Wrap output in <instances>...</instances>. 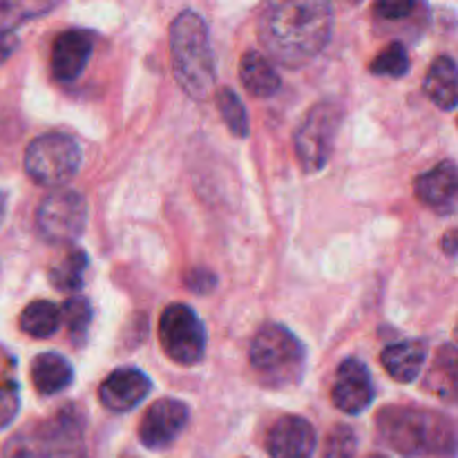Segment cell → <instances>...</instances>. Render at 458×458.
Instances as JSON below:
<instances>
[{
  "label": "cell",
  "instance_id": "6da1fadb",
  "mask_svg": "<svg viewBox=\"0 0 458 458\" xmlns=\"http://www.w3.org/2000/svg\"><path fill=\"white\" fill-rule=\"evenodd\" d=\"M334 31V7L322 0L271 3L259 13L258 34L273 61L302 67L327 47Z\"/></svg>",
  "mask_w": 458,
  "mask_h": 458
},
{
  "label": "cell",
  "instance_id": "7a4b0ae2",
  "mask_svg": "<svg viewBox=\"0 0 458 458\" xmlns=\"http://www.w3.org/2000/svg\"><path fill=\"white\" fill-rule=\"evenodd\" d=\"M170 58L183 92L197 101L208 98L215 88V56L208 27L197 12H182L170 25Z\"/></svg>",
  "mask_w": 458,
  "mask_h": 458
},
{
  "label": "cell",
  "instance_id": "3957f363",
  "mask_svg": "<svg viewBox=\"0 0 458 458\" xmlns=\"http://www.w3.org/2000/svg\"><path fill=\"white\" fill-rule=\"evenodd\" d=\"M307 349L286 327L264 325L250 343V367L259 383L268 389L293 387L302 380Z\"/></svg>",
  "mask_w": 458,
  "mask_h": 458
},
{
  "label": "cell",
  "instance_id": "277c9868",
  "mask_svg": "<svg viewBox=\"0 0 458 458\" xmlns=\"http://www.w3.org/2000/svg\"><path fill=\"white\" fill-rule=\"evenodd\" d=\"M447 419L428 410L389 407L378 416L380 437L403 456H420L443 445L452 447V428L443 429Z\"/></svg>",
  "mask_w": 458,
  "mask_h": 458
},
{
  "label": "cell",
  "instance_id": "5b68a950",
  "mask_svg": "<svg viewBox=\"0 0 458 458\" xmlns=\"http://www.w3.org/2000/svg\"><path fill=\"white\" fill-rule=\"evenodd\" d=\"M81 168V150L72 137L47 132L36 137L25 150V173L38 186L61 188Z\"/></svg>",
  "mask_w": 458,
  "mask_h": 458
},
{
  "label": "cell",
  "instance_id": "8992f818",
  "mask_svg": "<svg viewBox=\"0 0 458 458\" xmlns=\"http://www.w3.org/2000/svg\"><path fill=\"white\" fill-rule=\"evenodd\" d=\"M343 123V110L335 103H316L295 130V155L307 174L320 173L334 152L335 137Z\"/></svg>",
  "mask_w": 458,
  "mask_h": 458
},
{
  "label": "cell",
  "instance_id": "52a82bcc",
  "mask_svg": "<svg viewBox=\"0 0 458 458\" xmlns=\"http://www.w3.org/2000/svg\"><path fill=\"white\" fill-rule=\"evenodd\" d=\"M159 343L170 360L192 367L204 360L206 329L188 304H170L159 318Z\"/></svg>",
  "mask_w": 458,
  "mask_h": 458
},
{
  "label": "cell",
  "instance_id": "ba28073f",
  "mask_svg": "<svg viewBox=\"0 0 458 458\" xmlns=\"http://www.w3.org/2000/svg\"><path fill=\"white\" fill-rule=\"evenodd\" d=\"M36 224L43 240L52 244H70L83 235L88 224V201L81 192L67 188L52 192L40 201Z\"/></svg>",
  "mask_w": 458,
  "mask_h": 458
},
{
  "label": "cell",
  "instance_id": "9c48e42d",
  "mask_svg": "<svg viewBox=\"0 0 458 458\" xmlns=\"http://www.w3.org/2000/svg\"><path fill=\"white\" fill-rule=\"evenodd\" d=\"M188 420H191V410L186 403L161 398L155 405L148 407L139 425V438L148 450H165L186 429Z\"/></svg>",
  "mask_w": 458,
  "mask_h": 458
},
{
  "label": "cell",
  "instance_id": "30bf717a",
  "mask_svg": "<svg viewBox=\"0 0 458 458\" xmlns=\"http://www.w3.org/2000/svg\"><path fill=\"white\" fill-rule=\"evenodd\" d=\"M331 401L340 411L358 416L374 403V383L371 374L358 358H347L335 371V383L331 389Z\"/></svg>",
  "mask_w": 458,
  "mask_h": 458
},
{
  "label": "cell",
  "instance_id": "8fae6325",
  "mask_svg": "<svg viewBox=\"0 0 458 458\" xmlns=\"http://www.w3.org/2000/svg\"><path fill=\"white\" fill-rule=\"evenodd\" d=\"M152 383L141 369L134 367H123L107 376L98 387V401L106 410L114 414H125L132 411L134 407L141 405L143 398L150 394Z\"/></svg>",
  "mask_w": 458,
  "mask_h": 458
},
{
  "label": "cell",
  "instance_id": "7c38bea8",
  "mask_svg": "<svg viewBox=\"0 0 458 458\" xmlns=\"http://www.w3.org/2000/svg\"><path fill=\"white\" fill-rule=\"evenodd\" d=\"M267 450L273 458H311L316 429L302 416H280L267 434Z\"/></svg>",
  "mask_w": 458,
  "mask_h": 458
},
{
  "label": "cell",
  "instance_id": "4fadbf2b",
  "mask_svg": "<svg viewBox=\"0 0 458 458\" xmlns=\"http://www.w3.org/2000/svg\"><path fill=\"white\" fill-rule=\"evenodd\" d=\"M92 49L94 38L89 31L67 30L58 34L52 45V58H49L54 79L63 81V83L79 79L88 65Z\"/></svg>",
  "mask_w": 458,
  "mask_h": 458
},
{
  "label": "cell",
  "instance_id": "5bb4252c",
  "mask_svg": "<svg viewBox=\"0 0 458 458\" xmlns=\"http://www.w3.org/2000/svg\"><path fill=\"white\" fill-rule=\"evenodd\" d=\"M414 191L416 197L428 208L437 210L441 215L454 213L458 197V174L454 161H441L432 170L420 174L414 183Z\"/></svg>",
  "mask_w": 458,
  "mask_h": 458
},
{
  "label": "cell",
  "instance_id": "9a60e30c",
  "mask_svg": "<svg viewBox=\"0 0 458 458\" xmlns=\"http://www.w3.org/2000/svg\"><path fill=\"white\" fill-rule=\"evenodd\" d=\"M31 385L40 396H56L65 392L74 380V367L65 356L56 352L38 353L31 362Z\"/></svg>",
  "mask_w": 458,
  "mask_h": 458
},
{
  "label": "cell",
  "instance_id": "2e32d148",
  "mask_svg": "<svg viewBox=\"0 0 458 458\" xmlns=\"http://www.w3.org/2000/svg\"><path fill=\"white\" fill-rule=\"evenodd\" d=\"M425 358H428V347L423 340H405V343L389 344L380 360L396 383H414L423 371Z\"/></svg>",
  "mask_w": 458,
  "mask_h": 458
},
{
  "label": "cell",
  "instance_id": "e0dca14e",
  "mask_svg": "<svg viewBox=\"0 0 458 458\" xmlns=\"http://www.w3.org/2000/svg\"><path fill=\"white\" fill-rule=\"evenodd\" d=\"M240 81L249 94L258 98L276 97L280 92V74L267 56L259 52H246L240 61Z\"/></svg>",
  "mask_w": 458,
  "mask_h": 458
},
{
  "label": "cell",
  "instance_id": "ac0fdd59",
  "mask_svg": "<svg viewBox=\"0 0 458 458\" xmlns=\"http://www.w3.org/2000/svg\"><path fill=\"white\" fill-rule=\"evenodd\" d=\"M425 94L432 98L434 106L441 110L452 112L458 103V83H456V63L452 56H438L429 67L423 83Z\"/></svg>",
  "mask_w": 458,
  "mask_h": 458
},
{
  "label": "cell",
  "instance_id": "d6986e66",
  "mask_svg": "<svg viewBox=\"0 0 458 458\" xmlns=\"http://www.w3.org/2000/svg\"><path fill=\"white\" fill-rule=\"evenodd\" d=\"M21 331L36 340L52 338L61 327V309L49 300H36L21 313Z\"/></svg>",
  "mask_w": 458,
  "mask_h": 458
},
{
  "label": "cell",
  "instance_id": "ffe728a7",
  "mask_svg": "<svg viewBox=\"0 0 458 458\" xmlns=\"http://www.w3.org/2000/svg\"><path fill=\"white\" fill-rule=\"evenodd\" d=\"M85 268H88V255L85 250H70L67 255H63L52 268H49V282L56 291L63 293H76L79 289H83L85 280Z\"/></svg>",
  "mask_w": 458,
  "mask_h": 458
},
{
  "label": "cell",
  "instance_id": "44dd1931",
  "mask_svg": "<svg viewBox=\"0 0 458 458\" xmlns=\"http://www.w3.org/2000/svg\"><path fill=\"white\" fill-rule=\"evenodd\" d=\"M215 106H217V112H219V116L224 119V123L228 125V130H231L235 137H240V139L249 137L250 134L249 112H246L242 98L237 97L231 88L219 89L217 97H215Z\"/></svg>",
  "mask_w": 458,
  "mask_h": 458
},
{
  "label": "cell",
  "instance_id": "7402d4cb",
  "mask_svg": "<svg viewBox=\"0 0 458 458\" xmlns=\"http://www.w3.org/2000/svg\"><path fill=\"white\" fill-rule=\"evenodd\" d=\"M65 322V329L76 344L85 343L88 331L92 327V307L85 298H70L61 309V325Z\"/></svg>",
  "mask_w": 458,
  "mask_h": 458
},
{
  "label": "cell",
  "instance_id": "603a6c76",
  "mask_svg": "<svg viewBox=\"0 0 458 458\" xmlns=\"http://www.w3.org/2000/svg\"><path fill=\"white\" fill-rule=\"evenodd\" d=\"M410 54H407L403 43H389L378 56L371 61L369 70L376 76H392V79H401L410 72Z\"/></svg>",
  "mask_w": 458,
  "mask_h": 458
},
{
  "label": "cell",
  "instance_id": "cb8c5ba5",
  "mask_svg": "<svg viewBox=\"0 0 458 458\" xmlns=\"http://www.w3.org/2000/svg\"><path fill=\"white\" fill-rule=\"evenodd\" d=\"M52 7L54 4L47 3H0V36L13 34V27L49 12Z\"/></svg>",
  "mask_w": 458,
  "mask_h": 458
},
{
  "label": "cell",
  "instance_id": "d4e9b609",
  "mask_svg": "<svg viewBox=\"0 0 458 458\" xmlns=\"http://www.w3.org/2000/svg\"><path fill=\"white\" fill-rule=\"evenodd\" d=\"M18 410H21V394H18L16 383L0 385V429L12 425L16 419Z\"/></svg>",
  "mask_w": 458,
  "mask_h": 458
},
{
  "label": "cell",
  "instance_id": "484cf974",
  "mask_svg": "<svg viewBox=\"0 0 458 458\" xmlns=\"http://www.w3.org/2000/svg\"><path fill=\"white\" fill-rule=\"evenodd\" d=\"M356 438L347 428H338L327 443V458H352Z\"/></svg>",
  "mask_w": 458,
  "mask_h": 458
},
{
  "label": "cell",
  "instance_id": "4316f807",
  "mask_svg": "<svg viewBox=\"0 0 458 458\" xmlns=\"http://www.w3.org/2000/svg\"><path fill=\"white\" fill-rule=\"evenodd\" d=\"M414 9H419V4L416 3H394V0H389V3L376 4L374 12H376V16L387 18V21H401V18L410 16Z\"/></svg>",
  "mask_w": 458,
  "mask_h": 458
},
{
  "label": "cell",
  "instance_id": "83f0119b",
  "mask_svg": "<svg viewBox=\"0 0 458 458\" xmlns=\"http://www.w3.org/2000/svg\"><path fill=\"white\" fill-rule=\"evenodd\" d=\"M215 284H217V280H215L213 273L206 271V268H192V271L186 276L188 289L195 291V293L199 295L210 293V291L215 289Z\"/></svg>",
  "mask_w": 458,
  "mask_h": 458
},
{
  "label": "cell",
  "instance_id": "f1b7e54d",
  "mask_svg": "<svg viewBox=\"0 0 458 458\" xmlns=\"http://www.w3.org/2000/svg\"><path fill=\"white\" fill-rule=\"evenodd\" d=\"M16 45H18V40H16V36H13V34L0 36V61H4V58H7L9 54L16 49Z\"/></svg>",
  "mask_w": 458,
  "mask_h": 458
},
{
  "label": "cell",
  "instance_id": "f546056e",
  "mask_svg": "<svg viewBox=\"0 0 458 458\" xmlns=\"http://www.w3.org/2000/svg\"><path fill=\"white\" fill-rule=\"evenodd\" d=\"M445 250L450 255H454V250H456V231H450L447 233V237H445Z\"/></svg>",
  "mask_w": 458,
  "mask_h": 458
},
{
  "label": "cell",
  "instance_id": "4dcf8cb0",
  "mask_svg": "<svg viewBox=\"0 0 458 458\" xmlns=\"http://www.w3.org/2000/svg\"><path fill=\"white\" fill-rule=\"evenodd\" d=\"M4 213H7V199H4V195L0 192V224H3Z\"/></svg>",
  "mask_w": 458,
  "mask_h": 458
}]
</instances>
